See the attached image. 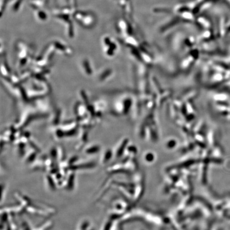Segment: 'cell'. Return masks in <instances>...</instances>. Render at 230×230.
Wrapping results in <instances>:
<instances>
[{"label": "cell", "instance_id": "cell-1", "mask_svg": "<svg viewBox=\"0 0 230 230\" xmlns=\"http://www.w3.org/2000/svg\"><path fill=\"white\" fill-rule=\"evenodd\" d=\"M96 164L95 163L89 162V163H85L81 164H74L73 165L69 166L68 169L72 170L73 171L79 169H92L96 167Z\"/></svg>", "mask_w": 230, "mask_h": 230}, {"label": "cell", "instance_id": "cell-2", "mask_svg": "<svg viewBox=\"0 0 230 230\" xmlns=\"http://www.w3.org/2000/svg\"><path fill=\"white\" fill-rule=\"evenodd\" d=\"M75 173L72 171L69 175L68 178L67 180V182L66 188L68 190H72L74 189L75 185Z\"/></svg>", "mask_w": 230, "mask_h": 230}, {"label": "cell", "instance_id": "cell-3", "mask_svg": "<svg viewBox=\"0 0 230 230\" xmlns=\"http://www.w3.org/2000/svg\"><path fill=\"white\" fill-rule=\"evenodd\" d=\"M46 181L48 183L49 188L52 190H55L56 189V183L51 175L48 174L46 176Z\"/></svg>", "mask_w": 230, "mask_h": 230}, {"label": "cell", "instance_id": "cell-4", "mask_svg": "<svg viewBox=\"0 0 230 230\" xmlns=\"http://www.w3.org/2000/svg\"><path fill=\"white\" fill-rule=\"evenodd\" d=\"M100 150V148L98 145H93L86 149L85 153L88 154H95Z\"/></svg>", "mask_w": 230, "mask_h": 230}, {"label": "cell", "instance_id": "cell-5", "mask_svg": "<svg viewBox=\"0 0 230 230\" xmlns=\"http://www.w3.org/2000/svg\"><path fill=\"white\" fill-rule=\"evenodd\" d=\"M36 154L34 152L32 153L31 154H29L27 157V158H26L27 163H32L34 160H35V158H36Z\"/></svg>", "mask_w": 230, "mask_h": 230}, {"label": "cell", "instance_id": "cell-6", "mask_svg": "<svg viewBox=\"0 0 230 230\" xmlns=\"http://www.w3.org/2000/svg\"><path fill=\"white\" fill-rule=\"evenodd\" d=\"M78 160V156H73L72 158H70L68 162V165L69 166H71L75 164V163L76 162H77Z\"/></svg>", "mask_w": 230, "mask_h": 230}, {"label": "cell", "instance_id": "cell-7", "mask_svg": "<svg viewBox=\"0 0 230 230\" xmlns=\"http://www.w3.org/2000/svg\"><path fill=\"white\" fill-rule=\"evenodd\" d=\"M84 67L86 68V72H88L89 74H91V70L90 69V67L89 66V64L88 63V61H85L84 63Z\"/></svg>", "mask_w": 230, "mask_h": 230}, {"label": "cell", "instance_id": "cell-8", "mask_svg": "<svg viewBox=\"0 0 230 230\" xmlns=\"http://www.w3.org/2000/svg\"><path fill=\"white\" fill-rule=\"evenodd\" d=\"M57 135L58 137L61 138V137H63V135H65V133H63L61 130L59 129L57 131Z\"/></svg>", "mask_w": 230, "mask_h": 230}]
</instances>
